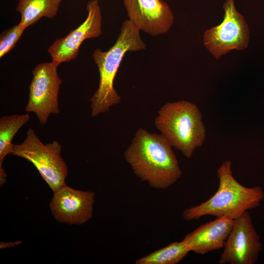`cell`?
<instances>
[{
	"label": "cell",
	"instance_id": "cell-1",
	"mask_svg": "<svg viewBox=\"0 0 264 264\" xmlns=\"http://www.w3.org/2000/svg\"><path fill=\"white\" fill-rule=\"evenodd\" d=\"M172 146L161 133L139 128L129 146L124 152V158L134 175L151 188L167 189L182 175Z\"/></svg>",
	"mask_w": 264,
	"mask_h": 264
},
{
	"label": "cell",
	"instance_id": "cell-2",
	"mask_svg": "<svg viewBox=\"0 0 264 264\" xmlns=\"http://www.w3.org/2000/svg\"><path fill=\"white\" fill-rule=\"evenodd\" d=\"M146 45L142 41L140 29L130 20H125L121 26L117 40L107 51L96 48L92 57L99 73L98 88L90 98L91 116L108 112L121 100L113 87L118 69L125 53L145 49Z\"/></svg>",
	"mask_w": 264,
	"mask_h": 264
},
{
	"label": "cell",
	"instance_id": "cell-3",
	"mask_svg": "<svg viewBox=\"0 0 264 264\" xmlns=\"http://www.w3.org/2000/svg\"><path fill=\"white\" fill-rule=\"evenodd\" d=\"M232 162L225 160L217 170L219 186L216 193L198 205L185 209L182 217L187 221L198 220L205 216H226L235 220L244 212L258 207L264 198L261 187H246L234 177Z\"/></svg>",
	"mask_w": 264,
	"mask_h": 264
},
{
	"label": "cell",
	"instance_id": "cell-4",
	"mask_svg": "<svg viewBox=\"0 0 264 264\" xmlns=\"http://www.w3.org/2000/svg\"><path fill=\"white\" fill-rule=\"evenodd\" d=\"M154 125L172 146L189 159L206 139V130L201 112L190 101L165 104L157 112Z\"/></svg>",
	"mask_w": 264,
	"mask_h": 264
},
{
	"label": "cell",
	"instance_id": "cell-5",
	"mask_svg": "<svg viewBox=\"0 0 264 264\" xmlns=\"http://www.w3.org/2000/svg\"><path fill=\"white\" fill-rule=\"evenodd\" d=\"M61 152L62 146L58 141L44 144L29 128L22 142L13 144L11 154L32 163L54 193L66 185L68 169Z\"/></svg>",
	"mask_w": 264,
	"mask_h": 264
},
{
	"label": "cell",
	"instance_id": "cell-6",
	"mask_svg": "<svg viewBox=\"0 0 264 264\" xmlns=\"http://www.w3.org/2000/svg\"><path fill=\"white\" fill-rule=\"evenodd\" d=\"M58 65L51 61L38 64L32 70L29 87L27 112L35 114L40 123L45 125L51 114H59L58 94L62 80L58 72Z\"/></svg>",
	"mask_w": 264,
	"mask_h": 264
},
{
	"label": "cell",
	"instance_id": "cell-7",
	"mask_svg": "<svg viewBox=\"0 0 264 264\" xmlns=\"http://www.w3.org/2000/svg\"><path fill=\"white\" fill-rule=\"evenodd\" d=\"M223 20L203 34L205 46L216 59L229 51L247 47L250 31L244 17L236 9L234 0H226L223 5Z\"/></svg>",
	"mask_w": 264,
	"mask_h": 264
},
{
	"label": "cell",
	"instance_id": "cell-8",
	"mask_svg": "<svg viewBox=\"0 0 264 264\" xmlns=\"http://www.w3.org/2000/svg\"><path fill=\"white\" fill-rule=\"evenodd\" d=\"M262 248L250 215L246 211L234 220L219 264H254Z\"/></svg>",
	"mask_w": 264,
	"mask_h": 264
},
{
	"label": "cell",
	"instance_id": "cell-9",
	"mask_svg": "<svg viewBox=\"0 0 264 264\" xmlns=\"http://www.w3.org/2000/svg\"><path fill=\"white\" fill-rule=\"evenodd\" d=\"M87 10L88 15L83 23L67 35L56 40L48 48L54 63L59 65L75 59L85 40L97 38L101 35L102 16L98 0L88 1Z\"/></svg>",
	"mask_w": 264,
	"mask_h": 264
},
{
	"label": "cell",
	"instance_id": "cell-10",
	"mask_svg": "<svg viewBox=\"0 0 264 264\" xmlns=\"http://www.w3.org/2000/svg\"><path fill=\"white\" fill-rule=\"evenodd\" d=\"M94 202L93 192L76 190L66 185L54 193L49 207L57 221L80 225L92 218Z\"/></svg>",
	"mask_w": 264,
	"mask_h": 264
},
{
	"label": "cell",
	"instance_id": "cell-11",
	"mask_svg": "<svg viewBox=\"0 0 264 264\" xmlns=\"http://www.w3.org/2000/svg\"><path fill=\"white\" fill-rule=\"evenodd\" d=\"M124 4L129 20L150 35L165 34L173 25V13L162 0H124Z\"/></svg>",
	"mask_w": 264,
	"mask_h": 264
},
{
	"label": "cell",
	"instance_id": "cell-12",
	"mask_svg": "<svg viewBox=\"0 0 264 264\" xmlns=\"http://www.w3.org/2000/svg\"><path fill=\"white\" fill-rule=\"evenodd\" d=\"M234 220L223 216L201 224L186 235L183 241L191 251L204 255L223 248Z\"/></svg>",
	"mask_w": 264,
	"mask_h": 264
},
{
	"label": "cell",
	"instance_id": "cell-13",
	"mask_svg": "<svg viewBox=\"0 0 264 264\" xmlns=\"http://www.w3.org/2000/svg\"><path fill=\"white\" fill-rule=\"evenodd\" d=\"M30 119L29 113L4 115L0 118V186L6 181L2 164L5 157L12 153V141L19 130Z\"/></svg>",
	"mask_w": 264,
	"mask_h": 264
},
{
	"label": "cell",
	"instance_id": "cell-14",
	"mask_svg": "<svg viewBox=\"0 0 264 264\" xmlns=\"http://www.w3.org/2000/svg\"><path fill=\"white\" fill-rule=\"evenodd\" d=\"M62 0H19L16 7L21 16L20 23L25 28L43 17L53 18L58 12Z\"/></svg>",
	"mask_w": 264,
	"mask_h": 264
},
{
	"label": "cell",
	"instance_id": "cell-15",
	"mask_svg": "<svg viewBox=\"0 0 264 264\" xmlns=\"http://www.w3.org/2000/svg\"><path fill=\"white\" fill-rule=\"evenodd\" d=\"M191 250L182 240L175 242L135 261L136 264H176Z\"/></svg>",
	"mask_w": 264,
	"mask_h": 264
},
{
	"label": "cell",
	"instance_id": "cell-16",
	"mask_svg": "<svg viewBox=\"0 0 264 264\" xmlns=\"http://www.w3.org/2000/svg\"><path fill=\"white\" fill-rule=\"evenodd\" d=\"M25 29L26 28L19 23L1 33L0 36V58L14 48Z\"/></svg>",
	"mask_w": 264,
	"mask_h": 264
},
{
	"label": "cell",
	"instance_id": "cell-17",
	"mask_svg": "<svg viewBox=\"0 0 264 264\" xmlns=\"http://www.w3.org/2000/svg\"><path fill=\"white\" fill-rule=\"evenodd\" d=\"M21 243V241H17L14 242H0V248H7L15 246L16 245H19Z\"/></svg>",
	"mask_w": 264,
	"mask_h": 264
}]
</instances>
